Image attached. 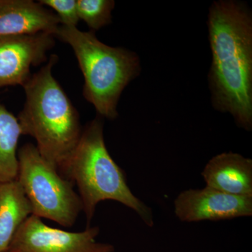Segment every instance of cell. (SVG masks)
I'll list each match as a JSON object with an SVG mask.
<instances>
[{"label": "cell", "mask_w": 252, "mask_h": 252, "mask_svg": "<svg viewBox=\"0 0 252 252\" xmlns=\"http://www.w3.org/2000/svg\"><path fill=\"white\" fill-rule=\"evenodd\" d=\"M212 105L229 112L237 125L252 128V16L243 2L220 0L209 9Z\"/></svg>", "instance_id": "obj_1"}, {"label": "cell", "mask_w": 252, "mask_h": 252, "mask_svg": "<svg viewBox=\"0 0 252 252\" xmlns=\"http://www.w3.org/2000/svg\"><path fill=\"white\" fill-rule=\"evenodd\" d=\"M58 61L51 55L23 86L26 102L17 119L22 135L33 137L41 157L59 170L77 147L83 128L79 112L53 75Z\"/></svg>", "instance_id": "obj_2"}, {"label": "cell", "mask_w": 252, "mask_h": 252, "mask_svg": "<svg viewBox=\"0 0 252 252\" xmlns=\"http://www.w3.org/2000/svg\"><path fill=\"white\" fill-rule=\"evenodd\" d=\"M103 129L99 116L89 122L77 147L59 169L61 175L77 186L86 227L91 226L97 205L105 200L122 203L135 212L146 225L153 226L152 209L131 191L125 172L106 147Z\"/></svg>", "instance_id": "obj_3"}, {"label": "cell", "mask_w": 252, "mask_h": 252, "mask_svg": "<svg viewBox=\"0 0 252 252\" xmlns=\"http://www.w3.org/2000/svg\"><path fill=\"white\" fill-rule=\"evenodd\" d=\"M55 37L69 44L84 77L83 94L99 117L115 119L121 94L141 72L138 56L130 50L106 45L94 31L61 26Z\"/></svg>", "instance_id": "obj_4"}, {"label": "cell", "mask_w": 252, "mask_h": 252, "mask_svg": "<svg viewBox=\"0 0 252 252\" xmlns=\"http://www.w3.org/2000/svg\"><path fill=\"white\" fill-rule=\"evenodd\" d=\"M18 175L31 203L32 215L69 228L77 221L83 205L74 184L41 157L35 145L18 150Z\"/></svg>", "instance_id": "obj_5"}, {"label": "cell", "mask_w": 252, "mask_h": 252, "mask_svg": "<svg viewBox=\"0 0 252 252\" xmlns=\"http://www.w3.org/2000/svg\"><path fill=\"white\" fill-rule=\"evenodd\" d=\"M99 227L80 232L53 228L31 215L16 232L7 252H114L111 244L97 242Z\"/></svg>", "instance_id": "obj_6"}, {"label": "cell", "mask_w": 252, "mask_h": 252, "mask_svg": "<svg viewBox=\"0 0 252 252\" xmlns=\"http://www.w3.org/2000/svg\"><path fill=\"white\" fill-rule=\"evenodd\" d=\"M54 46L55 36L49 33L0 36V88L24 86L31 67L46 62Z\"/></svg>", "instance_id": "obj_7"}, {"label": "cell", "mask_w": 252, "mask_h": 252, "mask_svg": "<svg viewBox=\"0 0 252 252\" xmlns=\"http://www.w3.org/2000/svg\"><path fill=\"white\" fill-rule=\"evenodd\" d=\"M174 207L176 217L183 222L232 220L252 216V197L230 195L206 186L184 190Z\"/></svg>", "instance_id": "obj_8"}, {"label": "cell", "mask_w": 252, "mask_h": 252, "mask_svg": "<svg viewBox=\"0 0 252 252\" xmlns=\"http://www.w3.org/2000/svg\"><path fill=\"white\" fill-rule=\"evenodd\" d=\"M61 23L57 15L32 0H0V36L45 32L54 35Z\"/></svg>", "instance_id": "obj_9"}, {"label": "cell", "mask_w": 252, "mask_h": 252, "mask_svg": "<svg viewBox=\"0 0 252 252\" xmlns=\"http://www.w3.org/2000/svg\"><path fill=\"white\" fill-rule=\"evenodd\" d=\"M207 187L237 196L252 197V160L228 152L209 160L201 173Z\"/></svg>", "instance_id": "obj_10"}, {"label": "cell", "mask_w": 252, "mask_h": 252, "mask_svg": "<svg viewBox=\"0 0 252 252\" xmlns=\"http://www.w3.org/2000/svg\"><path fill=\"white\" fill-rule=\"evenodd\" d=\"M32 210L17 180L0 183V252H7L16 232Z\"/></svg>", "instance_id": "obj_11"}, {"label": "cell", "mask_w": 252, "mask_h": 252, "mask_svg": "<svg viewBox=\"0 0 252 252\" xmlns=\"http://www.w3.org/2000/svg\"><path fill=\"white\" fill-rule=\"evenodd\" d=\"M21 135L17 117L0 104V183L17 178L18 144Z\"/></svg>", "instance_id": "obj_12"}, {"label": "cell", "mask_w": 252, "mask_h": 252, "mask_svg": "<svg viewBox=\"0 0 252 252\" xmlns=\"http://www.w3.org/2000/svg\"><path fill=\"white\" fill-rule=\"evenodd\" d=\"M79 21L85 22L91 31H97L112 23L113 0H77Z\"/></svg>", "instance_id": "obj_13"}, {"label": "cell", "mask_w": 252, "mask_h": 252, "mask_svg": "<svg viewBox=\"0 0 252 252\" xmlns=\"http://www.w3.org/2000/svg\"><path fill=\"white\" fill-rule=\"evenodd\" d=\"M39 2L54 9L62 26L77 27L79 21L77 0H39Z\"/></svg>", "instance_id": "obj_14"}]
</instances>
